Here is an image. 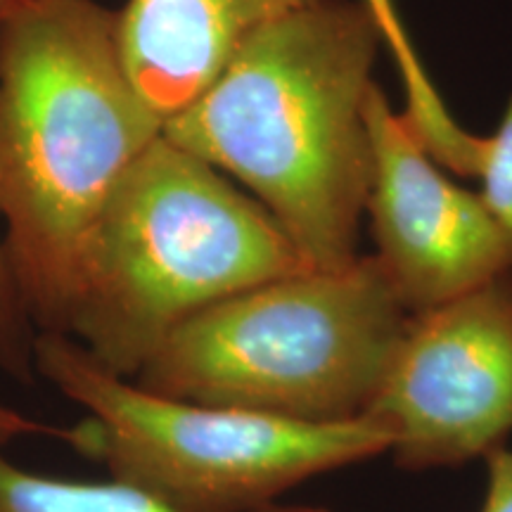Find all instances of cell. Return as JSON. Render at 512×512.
<instances>
[{
    "instance_id": "cell-1",
    "label": "cell",
    "mask_w": 512,
    "mask_h": 512,
    "mask_svg": "<svg viewBox=\"0 0 512 512\" xmlns=\"http://www.w3.org/2000/svg\"><path fill=\"white\" fill-rule=\"evenodd\" d=\"M164 133L98 0H24L0 15L3 249L36 332L64 335L102 207Z\"/></svg>"
},
{
    "instance_id": "cell-2",
    "label": "cell",
    "mask_w": 512,
    "mask_h": 512,
    "mask_svg": "<svg viewBox=\"0 0 512 512\" xmlns=\"http://www.w3.org/2000/svg\"><path fill=\"white\" fill-rule=\"evenodd\" d=\"M380 48L361 5L318 0L261 29L164 136L249 192L311 268L347 266L361 256Z\"/></svg>"
},
{
    "instance_id": "cell-3",
    "label": "cell",
    "mask_w": 512,
    "mask_h": 512,
    "mask_svg": "<svg viewBox=\"0 0 512 512\" xmlns=\"http://www.w3.org/2000/svg\"><path fill=\"white\" fill-rule=\"evenodd\" d=\"M302 268L249 192L162 133L88 233L64 335L133 380L195 313Z\"/></svg>"
},
{
    "instance_id": "cell-4",
    "label": "cell",
    "mask_w": 512,
    "mask_h": 512,
    "mask_svg": "<svg viewBox=\"0 0 512 512\" xmlns=\"http://www.w3.org/2000/svg\"><path fill=\"white\" fill-rule=\"evenodd\" d=\"M408 318L373 254L302 268L195 313L133 382L202 406L354 420L373 406Z\"/></svg>"
},
{
    "instance_id": "cell-5",
    "label": "cell",
    "mask_w": 512,
    "mask_h": 512,
    "mask_svg": "<svg viewBox=\"0 0 512 512\" xmlns=\"http://www.w3.org/2000/svg\"><path fill=\"white\" fill-rule=\"evenodd\" d=\"M34 368L86 413L60 439L117 482L183 512L268 510L306 479L392 448V430L375 415L306 422L166 399L102 368L60 332H38Z\"/></svg>"
},
{
    "instance_id": "cell-6",
    "label": "cell",
    "mask_w": 512,
    "mask_h": 512,
    "mask_svg": "<svg viewBox=\"0 0 512 512\" xmlns=\"http://www.w3.org/2000/svg\"><path fill=\"white\" fill-rule=\"evenodd\" d=\"M366 415L411 470L496 451L512 432V273L413 313Z\"/></svg>"
},
{
    "instance_id": "cell-7",
    "label": "cell",
    "mask_w": 512,
    "mask_h": 512,
    "mask_svg": "<svg viewBox=\"0 0 512 512\" xmlns=\"http://www.w3.org/2000/svg\"><path fill=\"white\" fill-rule=\"evenodd\" d=\"M368 128L373 256L403 309L413 316L512 273L510 235L479 192L446 176L377 83Z\"/></svg>"
},
{
    "instance_id": "cell-8",
    "label": "cell",
    "mask_w": 512,
    "mask_h": 512,
    "mask_svg": "<svg viewBox=\"0 0 512 512\" xmlns=\"http://www.w3.org/2000/svg\"><path fill=\"white\" fill-rule=\"evenodd\" d=\"M318 0H126L121 60L159 119L185 110L261 29Z\"/></svg>"
},
{
    "instance_id": "cell-9",
    "label": "cell",
    "mask_w": 512,
    "mask_h": 512,
    "mask_svg": "<svg viewBox=\"0 0 512 512\" xmlns=\"http://www.w3.org/2000/svg\"><path fill=\"white\" fill-rule=\"evenodd\" d=\"M356 3L366 10L370 22L375 24L382 50H387L401 76L403 95H406L403 117L408 126L446 171L475 178L482 136H475L453 119L413 46L411 34L403 27L394 0H356Z\"/></svg>"
},
{
    "instance_id": "cell-10",
    "label": "cell",
    "mask_w": 512,
    "mask_h": 512,
    "mask_svg": "<svg viewBox=\"0 0 512 512\" xmlns=\"http://www.w3.org/2000/svg\"><path fill=\"white\" fill-rule=\"evenodd\" d=\"M0 512H183L162 498L117 482H69L10 463L0 446ZM261 512H332L325 508H268Z\"/></svg>"
},
{
    "instance_id": "cell-11",
    "label": "cell",
    "mask_w": 512,
    "mask_h": 512,
    "mask_svg": "<svg viewBox=\"0 0 512 512\" xmlns=\"http://www.w3.org/2000/svg\"><path fill=\"white\" fill-rule=\"evenodd\" d=\"M36 328L24 309L15 278H12L8 254L0 240V370L19 382L36 377L34 342Z\"/></svg>"
},
{
    "instance_id": "cell-12",
    "label": "cell",
    "mask_w": 512,
    "mask_h": 512,
    "mask_svg": "<svg viewBox=\"0 0 512 512\" xmlns=\"http://www.w3.org/2000/svg\"><path fill=\"white\" fill-rule=\"evenodd\" d=\"M479 197L512 238V95L491 136H482L475 166Z\"/></svg>"
},
{
    "instance_id": "cell-13",
    "label": "cell",
    "mask_w": 512,
    "mask_h": 512,
    "mask_svg": "<svg viewBox=\"0 0 512 512\" xmlns=\"http://www.w3.org/2000/svg\"><path fill=\"white\" fill-rule=\"evenodd\" d=\"M489 482L482 512H512V451L496 448L489 456Z\"/></svg>"
},
{
    "instance_id": "cell-14",
    "label": "cell",
    "mask_w": 512,
    "mask_h": 512,
    "mask_svg": "<svg viewBox=\"0 0 512 512\" xmlns=\"http://www.w3.org/2000/svg\"><path fill=\"white\" fill-rule=\"evenodd\" d=\"M41 434H55L62 437V430H53V427L43 425L31 418V415L17 411V408L8 406V403L0 401V446H8L12 441L29 439V437H41Z\"/></svg>"
},
{
    "instance_id": "cell-15",
    "label": "cell",
    "mask_w": 512,
    "mask_h": 512,
    "mask_svg": "<svg viewBox=\"0 0 512 512\" xmlns=\"http://www.w3.org/2000/svg\"><path fill=\"white\" fill-rule=\"evenodd\" d=\"M24 0H0V15H5V12L17 8V5H22Z\"/></svg>"
}]
</instances>
